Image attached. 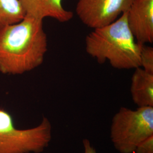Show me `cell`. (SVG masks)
<instances>
[{
    "label": "cell",
    "mask_w": 153,
    "mask_h": 153,
    "mask_svg": "<svg viewBox=\"0 0 153 153\" xmlns=\"http://www.w3.org/2000/svg\"><path fill=\"white\" fill-rule=\"evenodd\" d=\"M88 55L99 64L107 61L118 69L140 67V44L127 22L126 12L108 25L94 29L85 39Z\"/></svg>",
    "instance_id": "2"
},
{
    "label": "cell",
    "mask_w": 153,
    "mask_h": 153,
    "mask_svg": "<svg viewBox=\"0 0 153 153\" xmlns=\"http://www.w3.org/2000/svg\"><path fill=\"white\" fill-rule=\"evenodd\" d=\"M153 136V107L136 110L121 107L114 116L110 138L115 149L120 153H134L137 146Z\"/></svg>",
    "instance_id": "3"
},
{
    "label": "cell",
    "mask_w": 153,
    "mask_h": 153,
    "mask_svg": "<svg viewBox=\"0 0 153 153\" xmlns=\"http://www.w3.org/2000/svg\"><path fill=\"white\" fill-rule=\"evenodd\" d=\"M131 93L138 107H153V74L141 67L136 68L131 76Z\"/></svg>",
    "instance_id": "8"
},
{
    "label": "cell",
    "mask_w": 153,
    "mask_h": 153,
    "mask_svg": "<svg viewBox=\"0 0 153 153\" xmlns=\"http://www.w3.org/2000/svg\"><path fill=\"white\" fill-rule=\"evenodd\" d=\"M43 21L26 16L0 27V72L22 74L43 64L48 45Z\"/></svg>",
    "instance_id": "1"
},
{
    "label": "cell",
    "mask_w": 153,
    "mask_h": 153,
    "mask_svg": "<svg viewBox=\"0 0 153 153\" xmlns=\"http://www.w3.org/2000/svg\"><path fill=\"white\" fill-rule=\"evenodd\" d=\"M134 153H153V136L148 137L141 142Z\"/></svg>",
    "instance_id": "11"
},
{
    "label": "cell",
    "mask_w": 153,
    "mask_h": 153,
    "mask_svg": "<svg viewBox=\"0 0 153 153\" xmlns=\"http://www.w3.org/2000/svg\"><path fill=\"white\" fill-rule=\"evenodd\" d=\"M83 145L84 148V153H97L96 150L88 139H84L83 140Z\"/></svg>",
    "instance_id": "12"
},
{
    "label": "cell",
    "mask_w": 153,
    "mask_h": 153,
    "mask_svg": "<svg viewBox=\"0 0 153 153\" xmlns=\"http://www.w3.org/2000/svg\"><path fill=\"white\" fill-rule=\"evenodd\" d=\"M26 16L43 20L51 18L61 23L69 22L73 13L64 9L62 0H19Z\"/></svg>",
    "instance_id": "7"
},
{
    "label": "cell",
    "mask_w": 153,
    "mask_h": 153,
    "mask_svg": "<svg viewBox=\"0 0 153 153\" xmlns=\"http://www.w3.org/2000/svg\"><path fill=\"white\" fill-rule=\"evenodd\" d=\"M52 138V126L44 117L38 126L18 129L11 114L0 108V153H40Z\"/></svg>",
    "instance_id": "4"
},
{
    "label": "cell",
    "mask_w": 153,
    "mask_h": 153,
    "mask_svg": "<svg viewBox=\"0 0 153 153\" xmlns=\"http://www.w3.org/2000/svg\"><path fill=\"white\" fill-rule=\"evenodd\" d=\"M133 0H78L76 15L93 29L108 25L129 10Z\"/></svg>",
    "instance_id": "5"
},
{
    "label": "cell",
    "mask_w": 153,
    "mask_h": 153,
    "mask_svg": "<svg viewBox=\"0 0 153 153\" xmlns=\"http://www.w3.org/2000/svg\"><path fill=\"white\" fill-rule=\"evenodd\" d=\"M140 67L145 71L153 74V48L140 44Z\"/></svg>",
    "instance_id": "10"
},
{
    "label": "cell",
    "mask_w": 153,
    "mask_h": 153,
    "mask_svg": "<svg viewBox=\"0 0 153 153\" xmlns=\"http://www.w3.org/2000/svg\"><path fill=\"white\" fill-rule=\"evenodd\" d=\"M126 18L138 43H153V0H133Z\"/></svg>",
    "instance_id": "6"
},
{
    "label": "cell",
    "mask_w": 153,
    "mask_h": 153,
    "mask_svg": "<svg viewBox=\"0 0 153 153\" xmlns=\"http://www.w3.org/2000/svg\"><path fill=\"white\" fill-rule=\"evenodd\" d=\"M25 16L19 0H0V27L20 22Z\"/></svg>",
    "instance_id": "9"
}]
</instances>
